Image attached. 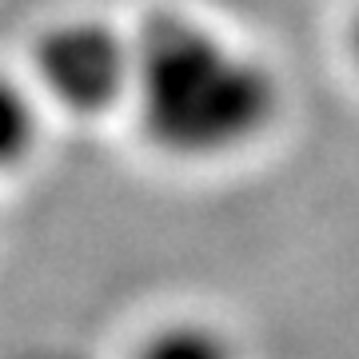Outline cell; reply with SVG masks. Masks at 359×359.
<instances>
[{
  "instance_id": "1",
  "label": "cell",
  "mask_w": 359,
  "mask_h": 359,
  "mask_svg": "<svg viewBox=\"0 0 359 359\" xmlns=\"http://www.w3.org/2000/svg\"><path fill=\"white\" fill-rule=\"evenodd\" d=\"M128 104L160 156L219 164L276 128L283 96L256 52L192 13L160 8L132 36Z\"/></svg>"
},
{
  "instance_id": "2",
  "label": "cell",
  "mask_w": 359,
  "mask_h": 359,
  "mask_svg": "<svg viewBox=\"0 0 359 359\" xmlns=\"http://www.w3.org/2000/svg\"><path fill=\"white\" fill-rule=\"evenodd\" d=\"M36 96L76 120H96L128 100L132 36L96 16L56 20L32 44Z\"/></svg>"
},
{
  "instance_id": "3",
  "label": "cell",
  "mask_w": 359,
  "mask_h": 359,
  "mask_svg": "<svg viewBox=\"0 0 359 359\" xmlns=\"http://www.w3.org/2000/svg\"><path fill=\"white\" fill-rule=\"evenodd\" d=\"M136 359H240V347L219 323L184 316L156 323L136 347Z\"/></svg>"
},
{
  "instance_id": "4",
  "label": "cell",
  "mask_w": 359,
  "mask_h": 359,
  "mask_svg": "<svg viewBox=\"0 0 359 359\" xmlns=\"http://www.w3.org/2000/svg\"><path fill=\"white\" fill-rule=\"evenodd\" d=\"M40 128L44 116L36 88L0 72V176L32 160V152L40 148Z\"/></svg>"
},
{
  "instance_id": "5",
  "label": "cell",
  "mask_w": 359,
  "mask_h": 359,
  "mask_svg": "<svg viewBox=\"0 0 359 359\" xmlns=\"http://www.w3.org/2000/svg\"><path fill=\"white\" fill-rule=\"evenodd\" d=\"M347 48H351V56H355V65H359V13L351 16V32H347Z\"/></svg>"
}]
</instances>
